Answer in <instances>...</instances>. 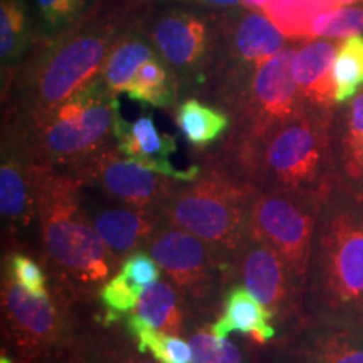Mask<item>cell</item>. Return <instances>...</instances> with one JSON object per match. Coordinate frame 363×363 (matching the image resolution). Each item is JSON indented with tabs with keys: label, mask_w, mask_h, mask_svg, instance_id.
<instances>
[{
	"label": "cell",
	"mask_w": 363,
	"mask_h": 363,
	"mask_svg": "<svg viewBox=\"0 0 363 363\" xmlns=\"http://www.w3.org/2000/svg\"><path fill=\"white\" fill-rule=\"evenodd\" d=\"M267 0H242V6L247 9H254V11H262L264 12Z\"/></svg>",
	"instance_id": "f35d334b"
},
{
	"label": "cell",
	"mask_w": 363,
	"mask_h": 363,
	"mask_svg": "<svg viewBox=\"0 0 363 363\" xmlns=\"http://www.w3.org/2000/svg\"><path fill=\"white\" fill-rule=\"evenodd\" d=\"M185 2H192V4H197V6H203V7L225 9V11L242 6V0H185Z\"/></svg>",
	"instance_id": "74e56055"
},
{
	"label": "cell",
	"mask_w": 363,
	"mask_h": 363,
	"mask_svg": "<svg viewBox=\"0 0 363 363\" xmlns=\"http://www.w3.org/2000/svg\"><path fill=\"white\" fill-rule=\"evenodd\" d=\"M113 140L121 155L175 182H192L202 172L199 163L189 165L185 170L177 169L170 160L177 152L175 136L158 130L150 115L126 121L120 113L113 130Z\"/></svg>",
	"instance_id": "ac0fdd59"
},
{
	"label": "cell",
	"mask_w": 363,
	"mask_h": 363,
	"mask_svg": "<svg viewBox=\"0 0 363 363\" xmlns=\"http://www.w3.org/2000/svg\"><path fill=\"white\" fill-rule=\"evenodd\" d=\"M65 172L110 201L138 208L158 207L179 184L123 157L113 143Z\"/></svg>",
	"instance_id": "5bb4252c"
},
{
	"label": "cell",
	"mask_w": 363,
	"mask_h": 363,
	"mask_svg": "<svg viewBox=\"0 0 363 363\" xmlns=\"http://www.w3.org/2000/svg\"><path fill=\"white\" fill-rule=\"evenodd\" d=\"M305 316L363 323V197L335 179L321 195Z\"/></svg>",
	"instance_id": "7a4b0ae2"
},
{
	"label": "cell",
	"mask_w": 363,
	"mask_h": 363,
	"mask_svg": "<svg viewBox=\"0 0 363 363\" xmlns=\"http://www.w3.org/2000/svg\"><path fill=\"white\" fill-rule=\"evenodd\" d=\"M298 48V43L289 44L257 71L242 104L234 113L229 135L212 153L230 157L246 152L306 106L293 76Z\"/></svg>",
	"instance_id": "30bf717a"
},
{
	"label": "cell",
	"mask_w": 363,
	"mask_h": 363,
	"mask_svg": "<svg viewBox=\"0 0 363 363\" xmlns=\"http://www.w3.org/2000/svg\"><path fill=\"white\" fill-rule=\"evenodd\" d=\"M120 113L118 94L96 76L51 111L4 123L2 136L19 145L33 165L65 172L111 143Z\"/></svg>",
	"instance_id": "5b68a950"
},
{
	"label": "cell",
	"mask_w": 363,
	"mask_h": 363,
	"mask_svg": "<svg viewBox=\"0 0 363 363\" xmlns=\"http://www.w3.org/2000/svg\"><path fill=\"white\" fill-rule=\"evenodd\" d=\"M201 175L179 182L158 208L169 224L197 235L233 262L249 233L257 189L212 163L201 162Z\"/></svg>",
	"instance_id": "8992f818"
},
{
	"label": "cell",
	"mask_w": 363,
	"mask_h": 363,
	"mask_svg": "<svg viewBox=\"0 0 363 363\" xmlns=\"http://www.w3.org/2000/svg\"><path fill=\"white\" fill-rule=\"evenodd\" d=\"M81 199L94 229L110 251L118 269L130 254L145 251L157 230L165 224L158 207L138 208L110 201L98 190L81 185Z\"/></svg>",
	"instance_id": "2e32d148"
},
{
	"label": "cell",
	"mask_w": 363,
	"mask_h": 363,
	"mask_svg": "<svg viewBox=\"0 0 363 363\" xmlns=\"http://www.w3.org/2000/svg\"><path fill=\"white\" fill-rule=\"evenodd\" d=\"M194 363H244L240 348L229 338H217L211 323H202L189 337Z\"/></svg>",
	"instance_id": "d6a6232c"
},
{
	"label": "cell",
	"mask_w": 363,
	"mask_h": 363,
	"mask_svg": "<svg viewBox=\"0 0 363 363\" xmlns=\"http://www.w3.org/2000/svg\"><path fill=\"white\" fill-rule=\"evenodd\" d=\"M145 251L187 299L192 315L219 313L227 288L235 283L233 262L197 235L169 222L157 230Z\"/></svg>",
	"instance_id": "9c48e42d"
},
{
	"label": "cell",
	"mask_w": 363,
	"mask_h": 363,
	"mask_svg": "<svg viewBox=\"0 0 363 363\" xmlns=\"http://www.w3.org/2000/svg\"><path fill=\"white\" fill-rule=\"evenodd\" d=\"M235 281L246 288L274 316L281 331L305 316V299L288 266L271 244L249 233L234 259Z\"/></svg>",
	"instance_id": "9a60e30c"
},
{
	"label": "cell",
	"mask_w": 363,
	"mask_h": 363,
	"mask_svg": "<svg viewBox=\"0 0 363 363\" xmlns=\"http://www.w3.org/2000/svg\"><path fill=\"white\" fill-rule=\"evenodd\" d=\"M133 315L145 323L165 333L184 337L189 333V320L192 316L187 299L169 279H158L145 288Z\"/></svg>",
	"instance_id": "7402d4cb"
},
{
	"label": "cell",
	"mask_w": 363,
	"mask_h": 363,
	"mask_svg": "<svg viewBox=\"0 0 363 363\" xmlns=\"http://www.w3.org/2000/svg\"><path fill=\"white\" fill-rule=\"evenodd\" d=\"M335 177L363 197V133L352 138H331Z\"/></svg>",
	"instance_id": "4dcf8cb0"
},
{
	"label": "cell",
	"mask_w": 363,
	"mask_h": 363,
	"mask_svg": "<svg viewBox=\"0 0 363 363\" xmlns=\"http://www.w3.org/2000/svg\"><path fill=\"white\" fill-rule=\"evenodd\" d=\"M169 62L180 93L207 96L220 48V16L185 9H169L148 24H140Z\"/></svg>",
	"instance_id": "8fae6325"
},
{
	"label": "cell",
	"mask_w": 363,
	"mask_h": 363,
	"mask_svg": "<svg viewBox=\"0 0 363 363\" xmlns=\"http://www.w3.org/2000/svg\"><path fill=\"white\" fill-rule=\"evenodd\" d=\"M30 177L39 214L40 261L78 301H93L116 269L81 199V182L52 167L33 165Z\"/></svg>",
	"instance_id": "3957f363"
},
{
	"label": "cell",
	"mask_w": 363,
	"mask_h": 363,
	"mask_svg": "<svg viewBox=\"0 0 363 363\" xmlns=\"http://www.w3.org/2000/svg\"><path fill=\"white\" fill-rule=\"evenodd\" d=\"M338 44L333 39H318L299 45L293 59V76L306 106L333 111V65Z\"/></svg>",
	"instance_id": "ffe728a7"
},
{
	"label": "cell",
	"mask_w": 363,
	"mask_h": 363,
	"mask_svg": "<svg viewBox=\"0 0 363 363\" xmlns=\"http://www.w3.org/2000/svg\"><path fill=\"white\" fill-rule=\"evenodd\" d=\"M362 326H363V323H362Z\"/></svg>",
	"instance_id": "7bdbcfd3"
},
{
	"label": "cell",
	"mask_w": 363,
	"mask_h": 363,
	"mask_svg": "<svg viewBox=\"0 0 363 363\" xmlns=\"http://www.w3.org/2000/svg\"><path fill=\"white\" fill-rule=\"evenodd\" d=\"M363 133V91L340 104L331 121V138H352Z\"/></svg>",
	"instance_id": "d590c367"
},
{
	"label": "cell",
	"mask_w": 363,
	"mask_h": 363,
	"mask_svg": "<svg viewBox=\"0 0 363 363\" xmlns=\"http://www.w3.org/2000/svg\"><path fill=\"white\" fill-rule=\"evenodd\" d=\"M251 363H363V326L303 316L264 347H249Z\"/></svg>",
	"instance_id": "4fadbf2b"
},
{
	"label": "cell",
	"mask_w": 363,
	"mask_h": 363,
	"mask_svg": "<svg viewBox=\"0 0 363 363\" xmlns=\"http://www.w3.org/2000/svg\"><path fill=\"white\" fill-rule=\"evenodd\" d=\"M0 363H19V362H17L16 358L9 353L6 347H2V350H0Z\"/></svg>",
	"instance_id": "ab89813d"
},
{
	"label": "cell",
	"mask_w": 363,
	"mask_h": 363,
	"mask_svg": "<svg viewBox=\"0 0 363 363\" xmlns=\"http://www.w3.org/2000/svg\"><path fill=\"white\" fill-rule=\"evenodd\" d=\"M147 0H94L71 27L39 40L2 78L4 123H22L51 111L101 72L108 54Z\"/></svg>",
	"instance_id": "6da1fadb"
},
{
	"label": "cell",
	"mask_w": 363,
	"mask_h": 363,
	"mask_svg": "<svg viewBox=\"0 0 363 363\" xmlns=\"http://www.w3.org/2000/svg\"><path fill=\"white\" fill-rule=\"evenodd\" d=\"M2 347L19 363L76 342L78 323L72 306L78 303L71 289L54 278L49 296L27 293L2 272Z\"/></svg>",
	"instance_id": "ba28073f"
},
{
	"label": "cell",
	"mask_w": 363,
	"mask_h": 363,
	"mask_svg": "<svg viewBox=\"0 0 363 363\" xmlns=\"http://www.w3.org/2000/svg\"><path fill=\"white\" fill-rule=\"evenodd\" d=\"M323 192L257 190L251 206V233L279 252L303 294Z\"/></svg>",
	"instance_id": "7c38bea8"
},
{
	"label": "cell",
	"mask_w": 363,
	"mask_h": 363,
	"mask_svg": "<svg viewBox=\"0 0 363 363\" xmlns=\"http://www.w3.org/2000/svg\"><path fill=\"white\" fill-rule=\"evenodd\" d=\"M342 0H267L264 13L289 39H308V29L316 17L335 11Z\"/></svg>",
	"instance_id": "83f0119b"
},
{
	"label": "cell",
	"mask_w": 363,
	"mask_h": 363,
	"mask_svg": "<svg viewBox=\"0 0 363 363\" xmlns=\"http://www.w3.org/2000/svg\"><path fill=\"white\" fill-rule=\"evenodd\" d=\"M157 56L160 54L155 44L136 19L116 39L101 67L99 78L115 94L126 93L140 67Z\"/></svg>",
	"instance_id": "44dd1931"
},
{
	"label": "cell",
	"mask_w": 363,
	"mask_h": 363,
	"mask_svg": "<svg viewBox=\"0 0 363 363\" xmlns=\"http://www.w3.org/2000/svg\"><path fill=\"white\" fill-rule=\"evenodd\" d=\"M123 326L136 350L148 353L158 363H194L192 347L184 337L153 328L133 313L126 318Z\"/></svg>",
	"instance_id": "484cf974"
},
{
	"label": "cell",
	"mask_w": 363,
	"mask_h": 363,
	"mask_svg": "<svg viewBox=\"0 0 363 363\" xmlns=\"http://www.w3.org/2000/svg\"><path fill=\"white\" fill-rule=\"evenodd\" d=\"M34 30L26 0H0V61L2 78L16 69L33 51Z\"/></svg>",
	"instance_id": "cb8c5ba5"
},
{
	"label": "cell",
	"mask_w": 363,
	"mask_h": 363,
	"mask_svg": "<svg viewBox=\"0 0 363 363\" xmlns=\"http://www.w3.org/2000/svg\"><path fill=\"white\" fill-rule=\"evenodd\" d=\"M0 214L7 251H33V230L39 227L30 162L19 145L2 136ZM40 233V230H39Z\"/></svg>",
	"instance_id": "e0dca14e"
},
{
	"label": "cell",
	"mask_w": 363,
	"mask_h": 363,
	"mask_svg": "<svg viewBox=\"0 0 363 363\" xmlns=\"http://www.w3.org/2000/svg\"><path fill=\"white\" fill-rule=\"evenodd\" d=\"M118 271L125 276L126 281L138 293H143L147 286L160 279L163 272L158 262L147 251H136L130 254Z\"/></svg>",
	"instance_id": "e575fe53"
},
{
	"label": "cell",
	"mask_w": 363,
	"mask_h": 363,
	"mask_svg": "<svg viewBox=\"0 0 363 363\" xmlns=\"http://www.w3.org/2000/svg\"><path fill=\"white\" fill-rule=\"evenodd\" d=\"M360 2V0H342V6H352V4Z\"/></svg>",
	"instance_id": "60d3db41"
},
{
	"label": "cell",
	"mask_w": 363,
	"mask_h": 363,
	"mask_svg": "<svg viewBox=\"0 0 363 363\" xmlns=\"http://www.w3.org/2000/svg\"><path fill=\"white\" fill-rule=\"evenodd\" d=\"M94 0H33L38 40L51 39L71 27Z\"/></svg>",
	"instance_id": "f546056e"
},
{
	"label": "cell",
	"mask_w": 363,
	"mask_h": 363,
	"mask_svg": "<svg viewBox=\"0 0 363 363\" xmlns=\"http://www.w3.org/2000/svg\"><path fill=\"white\" fill-rule=\"evenodd\" d=\"M29 363H84V357L79 350L78 342H74L71 345H66V347L44 353V355L34 358Z\"/></svg>",
	"instance_id": "8d00e7d4"
},
{
	"label": "cell",
	"mask_w": 363,
	"mask_h": 363,
	"mask_svg": "<svg viewBox=\"0 0 363 363\" xmlns=\"http://www.w3.org/2000/svg\"><path fill=\"white\" fill-rule=\"evenodd\" d=\"M335 110L323 111L305 106L246 152L230 157L207 152L202 162L220 167L257 190L323 192L337 179L331 155Z\"/></svg>",
	"instance_id": "277c9868"
},
{
	"label": "cell",
	"mask_w": 363,
	"mask_h": 363,
	"mask_svg": "<svg viewBox=\"0 0 363 363\" xmlns=\"http://www.w3.org/2000/svg\"><path fill=\"white\" fill-rule=\"evenodd\" d=\"M96 330L81 331L78 328L79 350L89 363H158L155 358L145 357L135 348L130 338H123L118 333V326L106 328L96 320Z\"/></svg>",
	"instance_id": "4316f807"
},
{
	"label": "cell",
	"mask_w": 363,
	"mask_h": 363,
	"mask_svg": "<svg viewBox=\"0 0 363 363\" xmlns=\"http://www.w3.org/2000/svg\"><path fill=\"white\" fill-rule=\"evenodd\" d=\"M335 101L343 104L363 91V34L342 39L333 65Z\"/></svg>",
	"instance_id": "f1b7e54d"
},
{
	"label": "cell",
	"mask_w": 363,
	"mask_h": 363,
	"mask_svg": "<svg viewBox=\"0 0 363 363\" xmlns=\"http://www.w3.org/2000/svg\"><path fill=\"white\" fill-rule=\"evenodd\" d=\"M84 363H89V362H88V360H86V358H84Z\"/></svg>",
	"instance_id": "b9f144b4"
},
{
	"label": "cell",
	"mask_w": 363,
	"mask_h": 363,
	"mask_svg": "<svg viewBox=\"0 0 363 363\" xmlns=\"http://www.w3.org/2000/svg\"><path fill=\"white\" fill-rule=\"evenodd\" d=\"M363 34V0L316 17L308 29V39H347Z\"/></svg>",
	"instance_id": "1f68e13d"
},
{
	"label": "cell",
	"mask_w": 363,
	"mask_h": 363,
	"mask_svg": "<svg viewBox=\"0 0 363 363\" xmlns=\"http://www.w3.org/2000/svg\"><path fill=\"white\" fill-rule=\"evenodd\" d=\"M2 272L34 296L44 298L51 294L49 276L45 274L44 267L24 251H7L4 254Z\"/></svg>",
	"instance_id": "836d02e7"
},
{
	"label": "cell",
	"mask_w": 363,
	"mask_h": 363,
	"mask_svg": "<svg viewBox=\"0 0 363 363\" xmlns=\"http://www.w3.org/2000/svg\"><path fill=\"white\" fill-rule=\"evenodd\" d=\"M130 99L153 108H172L180 94L179 81L169 62L157 56L140 67L126 89Z\"/></svg>",
	"instance_id": "d4e9b609"
},
{
	"label": "cell",
	"mask_w": 363,
	"mask_h": 363,
	"mask_svg": "<svg viewBox=\"0 0 363 363\" xmlns=\"http://www.w3.org/2000/svg\"><path fill=\"white\" fill-rule=\"evenodd\" d=\"M211 330L217 338L244 335L256 347H264L279 335L271 311L239 281L227 288L219 315L211 321Z\"/></svg>",
	"instance_id": "d6986e66"
},
{
	"label": "cell",
	"mask_w": 363,
	"mask_h": 363,
	"mask_svg": "<svg viewBox=\"0 0 363 363\" xmlns=\"http://www.w3.org/2000/svg\"><path fill=\"white\" fill-rule=\"evenodd\" d=\"M175 125L185 142L197 150H206L230 130L233 116L219 106L202 103L199 98H187L177 106Z\"/></svg>",
	"instance_id": "603a6c76"
},
{
	"label": "cell",
	"mask_w": 363,
	"mask_h": 363,
	"mask_svg": "<svg viewBox=\"0 0 363 363\" xmlns=\"http://www.w3.org/2000/svg\"><path fill=\"white\" fill-rule=\"evenodd\" d=\"M288 40L264 12L229 9L220 16V48L207 99L234 116L257 71L288 48Z\"/></svg>",
	"instance_id": "52a82bcc"
}]
</instances>
